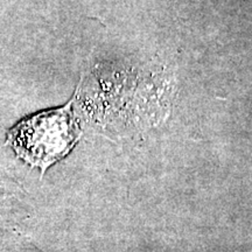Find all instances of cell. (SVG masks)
<instances>
[{
	"label": "cell",
	"instance_id": "6da1fadb",
	"mask_svg": "<svg viewBox=\"0 0 252 252\" xmlns=\"http://www.w3.org/2000/svg\"><path fill=\"white\" fill-rule=\"evenodd\" d=\"M71 103L18 123L7 137L15 153L42 171L64 157L76 144L80 134Z\"/></svg>",
	"mask_w": 252,
	"mask_h": 252
}]
</instances>
